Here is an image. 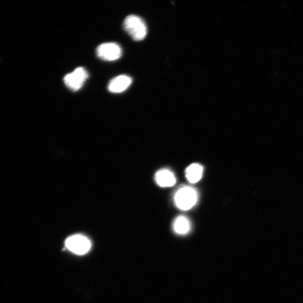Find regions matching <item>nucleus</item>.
<instances>
[{"label":"nucleus","mask_w":303,"mask_h":303,"mask_svg":"<svg viewBox=\"0 0 303 303\" xmlns=\"http://www.w3.org/2000/svg\"><path fill=\"white\" fill-rule=\"evenodd\" d=\"M65 246L72 252L83 255L88 252L91 248V243L85 236L77 234L66 240Z\"/></svg>","instance_id":"7ed1b4c3"},{"label":"nucleus","mask_w":303,"mask_h":303,"mask_svg":"<svg viewBox=\"0 0 303 303\" xmlns=\"http://www.w3.org/2000/svg\"><path fill=\"white\" fill-rule=\"evenodd\" d=\"M156 181L161 187H170L176 183L175 177L172 172L168 170H160L156 174Z\"/></svg>","instance_id":"0eeeda50"},{"label":"nucleus","mask_w":303,"mask_h":303,"mask_svg":"<svg viewBox=\"0 0 303 303\" xmlns=\"http://www.w3.org/2000/svg\"><path fill=\"white\" fill-rule=\"evenodd\" d=\"M96 53L98 57L102 60L113 61L121 57L122 49L116 43H105L98 46Z\"/></svg>","instance_id":"39448f33"},{"label":"nucleus","mask_w":303,"mask_h":303,"mask_svg":"<svg viewBox=\"0 0 303 303\" xmlns=\"http://www.w3.org/2000/svg\"><path fill=\"white\" fill-rule=\"evenodd\" d=\"M198 200L197 193L194 189L190 187L180 188L176 193L175 202L180 210L187 211L193 207Z\"/></svg>","instance_id":"f03ea898"},{"label":"nucleus","mask_w":303,"mask_h":303,"mask_svg":"<svg viewBox=\"0 0 303 303\" xmlns=\"http://www.w3.org/2000/svg\"><path fill=\"white\" fill-rule=\"evenodd\" d=\"M203 167L198 164L190 165L186 170V177L191 183H197L201 179L203 173Z\"/></svg>","instance_id":"6e6552de"},{"label":"nucleus","mask_w":303,"mask_h":303,"mask_svg":"<svg viewBox=\"0 0 303 303\" xmlns=\"http://www.w3.org/2000/svg\"><path fill=\"white\" fill-rule=\"evenodd\" d=\"M132 83V79L125 75H121L114 78L110 81L108 85V89L113 93H121L129 88Z\"/></svg>","instance_id":"423d86ee"},{"label":"nucleus","mask_w":303,"mask_h":303,"mask_svg":"<svg viewBox=\"0 0 303 303\" xmlns=\"http://www.w3.org/2000/svg\"><path fill=\"white\" fill-rule=\"evenodd\" d=\"M173 228L176 234L186 235L191 230V223L186 217L180 216L175 220Z\"/></svg>","instance_id":"1a4fd4ad"},{"label":"nucleus","mask_w":303,"mask_h":303,"mask_svg":"<svg viewBox=\"0 0 303 303\" xmlns=\"http://www.w3.org/2000/svg\"><path fill=\"white\" fill-rule=\"evenodd\" d=\"M88 78V74L86 70L80 67L75 69L72 73L67 74L64 78V81L67 87L76 92L82 87Z\"/></svg>","instance_id":"20e7f679"},{"label":"nucleus","mask_w":303,"mask_h":303,"mask_svg":"<svg viewBox=\"0 0 303 303\" xmlns=\"http://www.w3.org/2000/svg\"><path fill=\"white\" fill-rule=\"evenodd\" d=\"M124 28L136 41L143 40L147 34V27L143 20L135 15L125 18Z\"/></svg>","instance_id":"f257e3e1"}]
</instances>
